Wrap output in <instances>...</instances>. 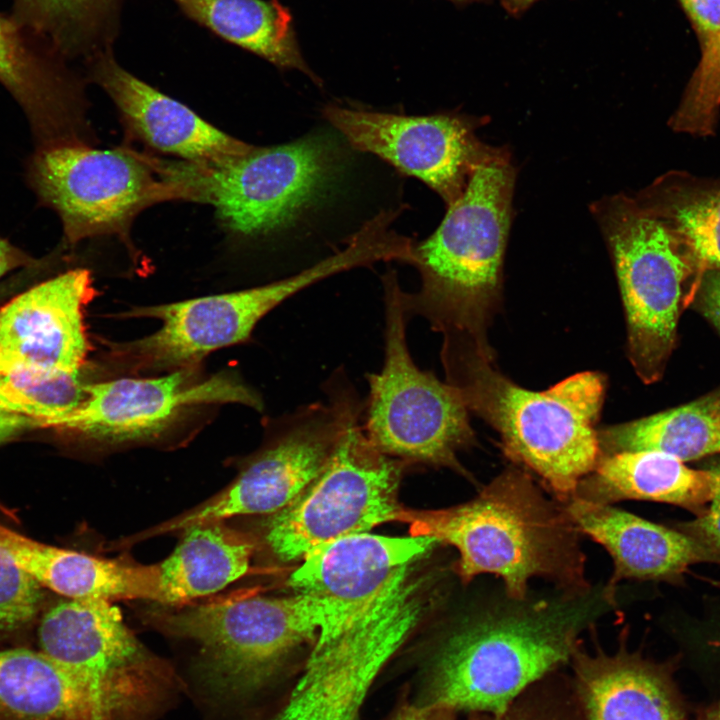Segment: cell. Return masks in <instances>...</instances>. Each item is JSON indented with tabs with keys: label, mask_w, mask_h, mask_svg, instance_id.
Here are the masks:
<instances>
[{
	"label": "cell",
	"mask_w": 720,
	"mask_h": 720,
	"mask_svg": "<svg viewBox=\"0 0 720 720\" xmlns=\"http://www.w3.org/2000/svg\"><path fill=\"white\" fill-rule=\"evenodd\" d=\"M449 1L455 3L456 5H466V4H469L472 2H482V1H487V0H449Z\"/></svg>",
	"instance_id": "7bdbcfd3"
},
{
	"label": "cell",
	"mask_w": 720,
	"mask_h": 720,
	"mask_svg": "<svg viewBox=\"0 0 720 720\" xmlns=\"http://www.w3.org/2000/svg\"><path fill=\"white\" fill-rule=\"evenodd\" d=\"M699 306L720 333V269L704 272L699 285Z\"/></svg>",
	"instance_id": "8d00e7d4"
},
{
	"label": "cell",
	"mask_w": 720,
	"mask_h": 720,
	"mask_svg": "<svg viewBox=\"0 0 720 720\" xmlns=\"http://www.w3.org/2000/svg\"><path fill=\"white\" fill-rule=\"evenodd\" d=\"M121 0H16L17 22L63 53L109 47Z\"/></svg>",
	"instance_id": "f546056e"
},
{
	"label": "cell",
	"mask_w": 720,
	"mask_h": 720,
	"mask_svg": "<svg viewBox=\"0 0 720 720\" xmlns=\"http://www.w3.org/2000/svg\"><path fill=\"white\" fill-rule=\"evenodd\" d=\"M189 18L279 69L322 80L304 60L292 14L278 0H173Z\"/></svg>",
	"instance_id": "4316f807"
},
{
	"label": "cell",
	"mask_w": 720,
	"mask_h": 720,
	"mask_svg": "<svg viewBox=\"0 0 720 720\" xmlns=\"http://www.w3.org/2000/svg\"><path fill=\"white\" fill-rule=\"evenodd\" d=\"M34 260L9 240L0 237V279L14 269L31 266Z\"/></svg>",
	"instance_id": "ab89813d"
},
{
	"label": "cell",
	"mask_w": 720,
	"mask_h": 720,
	"mask_svg": "<svg viewBox=\"0 0 720 720\" xmlns=\"http://www.w3.org/2000/svg\"><path fill=\"white\" fill-rule=\"evenodd\" d=\"M446 382L499 434L504 454L535 473L565 503L600 456L598 423L606 378L574 374L544 391L525 389L495 367V353L463 336L442 337Z\"/></svg>",
	"instance_id": "7a4b0ae2"
},
{
	"label": "cell",
	"mask_w": 720,
	"mask_h": 720,
	"mask_svg": "<svg viewBox=\"0 0 720 720\" xmlns=\"http://www.w3.org/2000/svg\"><path fill=\"white\" fill-rule=\"evenodd\" d=\"M515 169L504 148L472 172L438 228L414 244L420 288L402 290L407 319L420 316L443 336H466L492 351L488 328L501 305L502 269L512 217Z\"/></svg>",
	"instance_id": "277c9868"
},
{
	"label": "cell",
	"mask_w": 720,
	"mask_h": 720,
	"mask_svg": "<svg viewBox=\"0 0 720 720\" xmlns=\"http://www.w3.org/2000/svg\"><path fill=\"white\" fill-rule=\"evenodd\" d=\"M427 536L391 537L369 532L347 535L310 550L289 585L329 604L340 634L358 619L403 571L429 553Z\"/></svg>",
	"instance_id": "ac0fdd59"
},
{
	"label": "cell",
	"mask_w": 720,
	"mask_h": 720,
	"mask_svg": "<svg viewBox=\"0 0 720 720\" xmlns=\"http://www.w3.org/2000/svg\"><path fill=\"white\" fill-rule=\"evenodd\" d=\"M601 455L656 450L681 461L720 453V390L648 417L598 430Z\"/></svg>",
	"instance_id": "83f0119b"
},
{
	"label": "cell",
	"mask_w": 720,
	"mask_h": 720,
	"mask_svg": "<svg viewBox=\"0 0 720 720\" xmlns=\"http://www.w3.org/2000/svg\"><path fill=\"white\" fill-rule=\"evenodd\" d=\"M0 720H109L107 710L41 650L0 651Z\"/></svg>",
	"instance_id": "d4e9b609"
},
{
	"label": "cell",
	"mask_w": 720,
	"mask_h": 720,
	"mask_svg": "<svg viewBox=\"0 0 720 720\" xmlns=\"http://www.w3.org/2000/svg\"><path fill=\"white\" fill-rule=\"evenodd\" d=\"M160 564V602L177 604L213 594L249 570L254 545L224 521L190 526Z\"/></svg>",
	"instance_id": "484cf974"
},
{
	"label": "cell",
	"mask_w": 720,
	"mask_h": 720,
	"mask_svg": "<svg viewBox=\"0 0 720 720\" xmlns=\"http://www.w3.org/2000/svg\"><path fill=\"white\" fill-rule=\"evenodd\" d=\"M92 64L93 79L112 99L129 131L151 148L186 162L218 164L253 146L125 70L110 48L97 52Z\"/></svg>",
	"instance_id": "d6986e66"
},
{
	"label": "cell",
	"mask_w": 720,
	"mask_h": 720,
	"mask_svg": "<svg viewBox=\"0 0 720 720\" xmlns=\"http://www.w3.org/2000/svg\"><path fill=\"white\" fill-rule=\"evenodd\" d=\"M569 674L585 720H680V707L664 666L626 646L613 652L581 646Z\"/></svg>",
	"instance_id": "ffe728a7"
},
{
	"label": "cell",
	"mask_w": 720,
	"mask_h": 720,
	"mask_svg": "<svg viewBox=\"0 0 720 720\" xmlns=\"http://www.w3.org/2000/svg\"><path fill=\"white\" fill-rule=\"evenodd\" d=\"M539 0H499L504 10L511 16H519Z\"/></svg>",
	"instance_id": "60d3db41"
},
{
	"label": "cell",
	"mask_w": 720,
	"mask_h": 720,
	"mask_svg": "<svg viewBox=\"0 0 720 720\" xmlns=\"http://www.w3.org/2000/svg\"><path fill=\"white\" fill-rule=\"evenodd\" d=\"M38 643L114 720H152L180 690L172 669L143 647L106 599L58 602L42 617Z\"/></svg>",
	"instance_id": "30bf717a"
},
{
	"label": "cell",
	"mask_w": 720,
	"mask_h": 720,
	"mask_svg": "<svg viewBox=\"0 0 720 720\" xmlns=\"http://www.w3.org/2000/svg\"><path fill=\"white\" fill-rule=\"evenodd\" d=\"M714 475V490L709 506L689 522L681 523V532L694 539L720 562V464L709 468Z\"/></svg>",
	"instance_id": "e575fe53"
},
{
	"label": "cell",
	"mask_w": 720,
	"mask_h": 720,
	"mask_svg": "<svg viewBox=\"0 0 720 720\" xmlns=\"http://www.w3.org/2000/svg\"><path fill=\"white\" fill-rule=\"evenodd\" d=\"M21 25L0 14V83L21 105L40 147L82 141L79 87L24 37Z\"/></svg>",
	"instance_id": "7402d4cb"
},
{
	"label": "cell",
	"mask_w": 720,
	"mask_h": 720,
	"mask_svg": "<svg viewBox=\"0 0 720 720\" xmlns=\"http://www.w3.org/2000/svg\"><path fill=\"white\" fill-rule=\"evenodd\" d=\"M466 720L585 719L569 674L556 671L526 689L502 713H471Z\"/></svg>",
	"instance_id": "d6a6232c"
},
{
	"label": "cell",
	"mask_w": 720,
	"mask_h": 720,
	"mask_svg": "<svg viewBox=\"0 0 720 720\" xmlns=\"http://www.w3.org/2000/svg\"><path fill=\"white\" fill-rule=\"evenodd\" d=\"M93 295L90 272L76 268L0 307V368L79 372L89 347L83 312Z\"/></svg>",
	"instance_id": "e0dca14e"
},
{
	"label": "cell",
	"mask_w": 720,
	"mask_h": 720,
	"mask_svg": "<svg viewBox=\"0 0 720 720\" xmlns=\"http://www.w3.org/2000/svg\"><path fill=\"white\" fill-rule=\"evenodd\" d=\"M702 720H720V703L715 705Z\"/></svg>",
	"instance_id": "b9f144b4"
},
{
	"label": "cell",
	"mask_w": 720,
	"mask_h": 720,
	"mask_svg": "<svg viewBox=\"0 0 720 720\" xmlns=\"http://www.w3.org/2000/svg\"><path fill=\"white\" fill-rule=\"evenodd\" d=\"M720 111V34L702 46L699 64L670 119L673 130L694 136L714 132Z\"/></svg>",
	"instance_id": "1f68e13d"
},
{
	"label": "cell",
	"mask_w": 720,
	"mask_h": 720,
	"mask_svg": "<svg viewBox=\"0 0 720 720\" xmlns=\"http://www.w3.org/2000/svg\"><path fill=\"white\" fill-rule=\"evenodd\" d=\"M689 16L701 47L720 34V0H679Z\"/></svg>",
	"instance_id": "d590c367"
},
{
	"label": "cell",
	"mask_w": 720,
	"mask_h": 720,
	"mask_svg": "<svg viewBox=\"0 0 720 720\" xmlns=\"http://www.w3.org/2000/svg\"><path fill=\"white\" fill-rule=\"evenodd\" d=\"M42 598L41 584L0 549V640L33 622Z\"/></svg>",
	"instance_id": "836d02e7"
},
{
	"label": "cell",
	"mask_w": 720,
	"mask_h": 720,
	"mask_svg": "<svg viewBox=\"0 0 720 720\" xmlns=\"http://www.w3.org/2000/svg\"><path fill=\"white\" fill-rule=\"evenodd\" d=\"M193 367L155 378H119L89 383L87 397L52 428L105 443H121L160 434L192 408L237 403L263 410L261 397L226 373L198 380Z\"/></svg>",
	"instance_id": "2e32d148"
},
{
	"label": "cell",
	"mask_w": 720,
	"mask_h": 720,
	"mask_svg": "<svg viewBox=\"0 0 720 720\" xmlns=\"http://www.w3.org/2000/svg\"><path fill=\"white\" fill-rule=\"evenodd\" d=\"M616 608V586L609 581L522 598L504 588L488 591L437 642L416 704L498 715L569 665L583 632Z\"/></svg>",
	"instance_id": "6da1fadb"
},
{
	"label": "cell",
	"mask_w": 720,
	"mask_h": 720,
	"mask_svg": "<svg viewBox=\"0 0 720 720\" xmlns=\"http://www.w3.org/2000/svg\"><path fill=\"white\" fill-rule=\"evenodd\" d=\"M182 200L211 205L220 223L242 237L288 229L329 194L339 177L337 146L322 136L258 147L218 164L155 159Z\"/></svg>",
	"instance_id": "52a82bcc"
},
{
	"label": "cell",
	"mask_w": 720,
	"mask_h": 720,
	"mask_svg": "<svg viewBox=\"0 0 720 720\" xmlns=\"http://www.w3.org/2000/svg\"><path fill=\"white\" fill-rule=\"evenodd\" d=\"M420 583L393 580L338 637L312 648L285 703L268 720H358L379 672L426 610Z\"/></svg>",
	"instance_id": "7c38bea8"
},
{
	"label": "cell",
	"mask_w": 720,
	"mask_h": 720,
	"mask_svg": "<svg viewBox=\"0 0 720 720\" xmlns=\"http://www.w3.org/2000/svg\"><path fill=\"white\" fill-rule=\"evenodd\" d=\"M456 714L448 709L406 704L392 720H457Z\"/></svg>",
	"instance_id": "f35d334b"
},
{
	"label": "cell",
	"mask_w": 720,
	"mask_h": 720,
	"mask_svg": "<svg viewBox=\"0 0 720 720\" xmlns=\"http://www.w3.org/2000/svg\"><path fill=\"white\" fill-rule=\"evenodd\" d=\"M713 490L710 469H691L664 452L635 450L601 455L593 471L579 483L575 496L602 504L628 499L662 502L699 515L706 510Z\"/></svg>",
	"instance_id": "cb8c5ba5"
},
{
	"label": "cell",
	"mask_w": 720,
	"mask_h": 720,
	"mask_svg": "<svg viewBox=\"0 0 720 720\" xmlns=\"http://www.w3.org/2000/svg\"><path fill=\"white\" fill-rule=\"evenodd\" d=\"M0 549L42 587L68 599L160 602L158 565L139 566L54 547L0 523Z\"/></svg>",
	"instance_id": "603a6c76"
},
{
	"label": "cell",
	"mask_w": 720,
	"mask_h": 720,
	"mask_svg": "<svg viewBox=\"0 0 720 720\" xmlns=\"http://www.w3.org/2000/svg\"><path fill=\"white\" fill-rule=\"evenodd\" d=\"M161 624L200 645V684L226 701L246 700L272 684L302 645L318 648L339 636L336 611L302 592L198 605L164 615Z\"/></svg>",
	"instance_id": "5b68a950"
},
{
	"label": "cell",
	"mask_w": 720,
	"mask_h": 720,
	"mask_svg": "<svg viewBox=\"0 0 720 720\" xmlns=\"http://www.w3.org/2000/svg\"><path fill=\"white\" fill-rule=\"evenodd\" d=\"M322 115L353 148L419 179L447 207L493 148L475 135V120L456 114L407 116L328 104Z\"/></svg>",
	"instance_id": "9a60e30c"
},
{
	"label": "cell",
	"mask_w": 720,
	"mask_h": 720,
	"mask_svg": "<svg viewBox=\"0 0 720 720\" xmlns=\"http://www.w3.org/2000/svg\"><path fill=\"white\" fill-rule=\"evenodd\" d=\"M591 210L615 267L629 360L643 382L653 383L664 373L681 311L705 270L681 235L636 198L608 196Z\"/></svg>",
	"instance_id": "8992f818"
},
{
	"label": "cell",
	"mask_w": 720,
	"mask_h": 720,
	"mask_svg": "<svg viewBox=\"0 0 720 720\" xmlns=\"http://www.w3.org/2000/svg\"><path fill=\"white\" fill-rule=\"evenodd\" d=\"M364 410L348 384L343 429L324 466L286 507L269 515L265 541L282 561L302 559L332 540L399 521L403 461L381 452L360 423Z\"/></svg>",
	"instance_id": "ba28073f"
},
{
	"label": "cell",
	"mask_w": 720,
	"mask_h": 720,
	"mask_svg": "<svg viewBox=\"0 0 720 720\" xmlns=\"http://www.w3.org/2000/svg\"><path fill=\"white\" fill-rule=\"evenodd\" d=\"M345 270L338 254L284 279L244 290L186 301L136 307L126 317L161 321L151 335L111 345L133 367L175 371L193 367L210 352L245 341L275 307L307 287Z\"/></svg>",
	"instance_id": "5bb4252c"
},
{
	"label": "cell",
	"mask_w": 720,
	"mask_h": 720,
	"mask_svg": "<svg viewBox=\"0 0 720 720\" xmlns=\"http://www.w3.org/2000/svg\"><path fill=\"white\" fill-rule=\"evenodd\" d=\"M36 428H41L36 419L0 411V445Z\"/></svg>",
	"instance_id": "74e56055"
},
{
	"label": "cell",
	"mask_w": 720,
	"mask_h": 720,
	"mask_svg": "<svg viewBox=\"0 0 720 720\" xmlns=\"http://www.w3.org/2000/svg\"><path fill=\"white\" fill-rule=\"evenodd\" d=\"M382 282L384 358L380 371L366 376L364 431L388 456L463 472L458 453L476 440L469 410L453 386L414 362L395 271H388Z\"/></svg>",
	"instance_id": "9c48e42d"
},
{
	"label": "cell",
	"mask_w": 720,
	"mask_h": 720,
	"mask_svg": "<svg viewBox=\"0 0 720 720\" xmlns=\"http://www.w3.org/2000/svg\"><path fill=\"white\" fill-rule=\"evenodd\" d=\"M636 199L681 235L705 271L720 269V183L670 173Z\"/></svg>",
	"instance_id": "f1b7e54d"
},
{
	"label": "cell",
	"mask_w": 720,
	"mask_h": 720,
	"mask_svg": "<svg viewBox=\"0 0 720 720\" xmlns=\"http://www.w3.org/2000/svg\"><path fill=\"white\" fill-rule=\"evenodd\" d=\"M88 384L80 371L49 374L0 368V411L33 418L41 428H51L84 402Z\"/></svg>",
	"instance_id": "4dcf8cb0"
},
{
	"label": "cell",
	"mask_w": 720,
	"mask_h": 720,
	"mask_svg": "<svg viewBox=\"0 0 720 720\" xmlns=\"http://www.w3.org/2000/svg\"><path fill=\"white\" fill-rule=\"evenodd\" d=\"M349 382L344 369L335 370L324 383L326 403L313 402L297 408L282 420L276 438L230 485L147 535L183 531L241 515H271L286 507L328 459L343 429Z\"/></svg>",
	"instance_id": "4fadbf2b"
},
{
	"label": "cell",
	"mask_w": 720,
	"mask_h": 720,
	"mask_svg": "<svg viewBox=\"0 0 720 720\" xmlns=\"http://www.w3.org/2000/svg\"><path fill=\"white\" fill-rule=\"evenodd\" d=\"M580 534L603 546L612 557L609 582L623 579L673 580L690 565L714 557L694 539L643 519L612 504L574 496L564 503Z\"/></svg>",
	"instance_id": "44dd1931"
},
{
	"label": "cell",
	"mask_w": 720,
	"mask_h": 720,
	"mask_svg": "<svg viewBox=\"0 0 720 720\" xmlns=\"http://www.w3.org/2000/svg\"><path fill=\"white\" fill-rule=\"evenodd\" d=\"M399 521L410 525L412 535L455 547L462 582L493 575L518 598L530 593L534 578L563 589L590 585L580 532L564 503L547 497L519 467L500 473L468 502L438 510L404 508Z\"/></svg>",
	"instance_id": "3957f363"
},
{
	"label": "cell",
	"mask_w": 720,
	"mask_h": 720,
	"mask_svg": "<svg viewBox=\"0 0 720 720\" xmlns=\"http://www.w3.org/2000/svg\"><path fill=\"white\" fill-rule=\"evenodd\" d=\"M29 182L40 202L59 216L70 244L105 235L127 237L136 216L169 200L179 189L152 157L128 149H98L83 142L39 147Z\"/></svg>",
	"instance_id": "8fae6325"
}]
</instances>
